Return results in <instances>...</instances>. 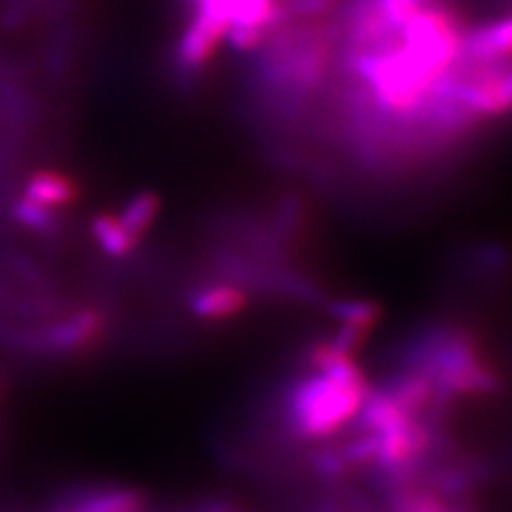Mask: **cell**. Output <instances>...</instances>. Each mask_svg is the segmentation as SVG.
Segmentation results:
<instances>
[{"mask_svg": "<svg viewBox=\"0 0 512 512\" xmlns=\"http://www.w3.org/2000/svg\"><path fill=\"white\" fill-rule=\"evenodd\" d=\"M327 310L340 325H352L367 331H374L382 316L378 303L370 299H340L329 303Z\"/></svg>", "mask_w": 512, "mask_h": 512, "instance_id": "obj_15", "label": "cell"}, {"mask_svg": "<svg viewBox=\"0 0 512 512\" xmlns=\"http://www.w3.org/2000/svg\"><path fill=\"white\" fill-rule=\"evenodd\" d=\"M77 195H79L77 184L69 178L67 173L54 171V169H43V171L32 173L24 188V197L43 207H50V210L73 205L77 201Z\"/></svg>", "mask_w": 512, "mask_h": 512, "instance_id": "obj_10", "label": "cell"}, {"mask_svg": "<svg viewBox=\"0 0 512 512\" xmlns=\"http://www.w3.org/2000/svg\"><path fill=\"white\" fill-rule=\"evenodd\" d=\"M370 391V382L355 357H346L295 384L288 395L291 427L301 438H327L357 419Z\"/></svg>", "mask_w": 512, "mask_h": 512, "instance_id": "obj_1", "label": "cell"}, {"mask_svg": "<svg viewBox=\"0 0 512 512\" xmlns=\"http://www.w3.org/2000/svg\"><path fill=\"white\" fill-rule=\"evenodd\" d=\"M463 54L480 67L508 62L512 58V15L480 26L463 37Z\"/></svg>", "mask_w": 512, "mask_h": 512, "instance_id": "obj_7", "label": "cell"}, {"mask_svg": "<svg viewBox=\"0 0 512 512\" xmlns=\"http://www.w3.org/2000/svg\"><path fill=\"white\" fill-rule=\"evenodd\" d=\"M13 218L32 233H52L56 231V224H58L54 210L30 201L28 197H20L13 203Z\"/></svg>", "mask_w": 512, "mask_h": 512, "instance_id": "obj_16", "label": "cell"}, {"mask_svg": "<svg viewBox=\"0 0 512 512\" xmlns=\"http://www.w3.org/2000/svg\"><path fill=\"white\" fill-rule=\"evenodd\" d=\"M414 370H421L446 395H491L500 391V376L483 359L466 331H440L423 348Z\"/></svg>", "mask_w": 512, "mask_h": 512, "instance_id": "obj_3", "label": "cell"}, {"mask_svg": "<svg viewBox=\"0 0 512 512\" xmlns=\"http://www.w3.org/2000/svg\"><path fill=\"white\" fill-rule=\"evenodd\" d=\"M90 231H92L94 242L99 244V248L107 256H114V259H122V256L133 254V250L139 244V239L128 233L124 224L120 222V218L114 214L94 216V220L90 224Z\"/></svg>", "mask_w": 512, "mask_h": 512, "instance_id": "obj_12", "label": "cell"}, {"mask_svg": "<svg viewBox=\"0 0 512 512\" xmlns=\"http://www.w3.org/2000/svg\"><path fill=\"white\" fill-rule=\"evenodd\" d=\"M160 207H163V201L152 190H143L133 195L131 199L126 201V205L122 207V212L118 214L120 222L126 227V231L135 235L137 239H141L146 235L160 214Z\"/></svg>", "mask_w": 512, "mask_h": 512, "instance_id": "obj_14", "label": "cell"}, {"mask_svg": "<svg viewBox=\"0 0 512 512\" xmlns=\"http://www.w3.org/2000/svg\"><path fill=\"white\" fill-rule=\"evenodd\" d=\"M71 512H146V498L135 489H103L79 500Z\"/></svg>", "mask_w": 512, "mask_h": 512, "instance_id": "obj_13", "label": "cell"}, {"mask_svg": "<svg viewBox=\"0 0 512 512\" xmlns=\"http://www.w3.org/2000/svg\"><path fill=\"white\" fill-rule=\"evenodd\" d=\"M416 419H419V416H412L410 412H406L384 389L370 391V395L365 397V402L357 414L361 429L365 434H372V436L387 434V431L406 427Z\"/></svg>", "mask_w": 512, "mask_h": 512, "instance_id": "obj_9", "label": "cell"}, {"mask_svg": "<svg viewBox=\"0 0 512 512\" xmlns=\"http://www.w3.org/2000/svg\"><path fill=\"white\" fill-rule=\"evenodd\" d=\"M333 0H282V9L284 15L286 11H291L295 15H301V18H312V15L325 13L331 9Z\"/></svg>", "mask_w": 512, "mask_h": 512, "instance_id": "obj_17", "label": "cell"}, {"mask_svg": "<svg viewBox=\"0 0 512 512\" xmlns=\"http://www.w3.org/2000/svg\"><path fill=\"white\" fill-rule=\"evenodd\" d=\"M105 329V318L99 310H79L67 318L56 320V323L37 329L35 333L28 331L18 335L22 346L52 352V355H75L82 352L94 342L101 340Z\"/></svg>", "mask_w": 512, "mask_h": 512, "instance_id": "obj_5", "label": "cell"}, {"mask_svg": "<svg viewBox=\"0 0 512 512\" xmlns=\"http://www.w3.org/2000/svg\"><path fill=\"white\" fill-rule=\"evenodd\" d=\"M229 24L210 18V15L192 11V20L178 41V62L186 71L203 69L214 58L220 43L227 37Z\"/></svg>", "mask_w": 512, "mask_h": 512, "instance_id": "obj_6", "label": "cell"}, {"mask_svg": "<svg viewBox=\"0 0 512 512\" xmlns=\"http://www.w3.org/2000/svg\"><path fill=\"white\" fill-rule=\"evenodd\" d=\"M399 41L425 67L446 75L463 54V35L453 13L442 7H421L399 30Z\"/></svg>", "mask_w": 512, "mask_h": 512, "instance_id": "obj_4", "label": "cell"}, {"mask_svg": "<svg viewBox=\"0 0 512 512\" xmlns=\"http://www.w3.org/2000/svg\"><path fill=\"white\" fill-rule=\"evenodd\" d=\"M384 391L412 416H419L423 410H427V406L438 395L436 384L431 382V378L421 370H414V367H410L408 372L393 376Z\"/></svg>", "mask_w": 512, "mask_h": 512, "instance_id": "obj_11", "label": "cell"}, {"mask_svg": "<svg viewBox=\"0 0 512 512\" xmlns=\"http://www.w3.org/2000/svg\"><path fill=\"white\" fill-rule=\"evenodd\" d=\"M67 512H71V510H67Z\"/></svg>", "mask_w": 512, "mask_h": 512, "instance_id": "obj_19", "label": "cell"}, {"mask_svg": "<svg viewBox=\"0 0 512 512\" xmlns=\"http://www.w3.org/2000/svg\"><path fill=\"white\" fill-rule=\"evenodd\" d=\"M188 308L201 320H229L248 308V295L244 288L229 282L207 284L188 299Z\"/></svg>", "mask_w": 512, "mask_h": 512, "instance_id": "obj_8", "label": "cell"}, {"mask_svg": "<svg viewBox=\"0 0 512 512\" xmlns=\"http://www.w3.org/2000/svg\"><path fill=\"white\" fill-rule=\"evenodd\" d=\"M350 67L370 88L374 103L393 116H412L425 109L446 77L414 58L399 41V35L380 45L355 50Z\"/></svg>", "mask_w": 512, "mask_h": 512, "instance_id": "obj_2", "label": "cell"}, {"mask_svg": "<svg viewBox=\"0 0 512 512\" xmlns=\"http://www.w3.org/2000/svg\"><path fill=\"white\" fill-rule=\"evenodd\" d=\"M378 3H384V5H423L425 0H378Z\"/></svg>", "mask_w": 512, "mask_h": 512, "instance_id": "obj_18", "label": "cell"}]
</instances>
